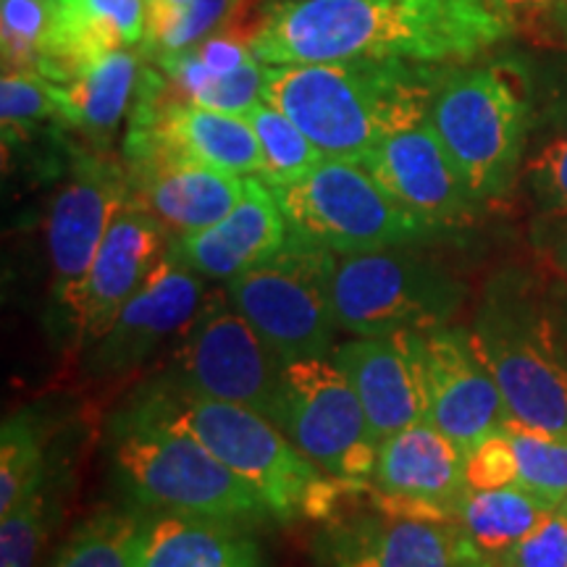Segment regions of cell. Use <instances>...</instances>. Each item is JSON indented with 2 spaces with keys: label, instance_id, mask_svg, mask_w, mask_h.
<instances>
[{
  "label": "cell",
  "instance_id": "1",
  "mask_svg": "<svg viewBox=\"0 0 567 567\" xmlns=\"http://www.w3.org/2000/svg\"><path fill=\"white\" fill-rule=\"evenodd\" d=\"M513 34L486 0H266L250 51L264 66L467 63Z\"/></svg>",
  "mask_w": 567,
  "mask_h": 567
},
{
  "label": "cell",
  "instance_id": "2",
  "mask_svg": "<svg viewBox=\"0 0 567 567\" xmlns=\"http://www.w3.org/2000/svg\"><path fill=\"white\" fill-rule=\"evenodd\" d=\"M455 63L339 61L266 66L264 101L287 113L323 158L363 161L389 134L429 118Z\"/></svg>",
  "mask_w": 567,
  "mask_h": 567
},
{
  "label": "cell",
  "instance_id": "3",
  "mask_svg": "<svg viewBox=\"0 0 567 567\" xmlns=\"http://www.w3.org/2000/svg\"><path fill=\"white\" fill-rule=\"evenodd\" d=\"M126 405L172 423L208 446L258 492L274 520H329L339 513L347 481L318 471L279 425L258 410L193 392L172 375L147 381Z\"/></svg>",
  "mask_w": 567,
  "mask_h": 567
},
{
  "label": "cell",
  "instance_id": "4",
  "mask_svg": "<svg viewBox=\"0 0 567 567\" xmlns=\"http://www.w3.org/2000/svg\"><path fill=\"white\" fill-rule=\"evenodd\" d=\"M111 471L134 507L255 528L274 520L250 484L187 431L124 405L109 423Z\"/></svg>",
  "mask_w": 567,
  "mask_h": 567
},
{
  "label": "cell",
  "instance_id": "5",
  "mask_svg": "<svg viewBox=\"0 0 567 567\" xmlns=\"http://www.w3.org/2000/svg\"><path fill=\"white\" fill-rule=\"evenodd\" d=\"M471 342L505 396L509 423L567 436V358L555 308L528 276L507 271L488 281Z\"/></svg>",
  "mask_w": 567,
  "mask_h": 567
},
{
  "label": "cell",
  "instance_id": "6",
  "mask_svg": "<svg viewBox=\"0 0 567 567\" xmlns=\"http://www.w3.org/2000/svg\"><path fill=\"white\" fill-rule=\"evenodd\" d=\"M429 122L478 205L509 193L530 142L526 90L499 66H450Z\"/></svg>",
  "mask_w": 567,
  "mask_h": 567
},
{
  "label": "cell",
  "instance_id": "7",
  "mask_svg": "<svg viewBox=\"0 0 567 567\" xmlns=\"http://www.w3.org/2000/svg\"><path fill=\"white\" fill-rule=\"evenodd\" d=\"M271 193L297 239L337 255L421 245L436 234L358 161L323 158L302 179Z\"/></svg>",
  "mask_w": 567,
  "mask_h": 567
},
{
  "label": "cell",
  "instance_id": "8",
  "mask_svg": "<svg viewBox=\"0 0 567 567\" xmlns=\"http://www.w3.org/2000/svg\"><path fill=\"white\" fill-rule=\"evenodd\" d=\"M334 268L337 252L289 234L271 260L226 281V297L281 363L331 358L339 331Z\"/></svg>",
  "mask_w": 567,
  "mask_h": 567
},
{
  "label": "cell",
  "instance_id": "9",
  "mask_svg": "<svg viewBox=\"0 0 567 567\" xmlns=\"http://www.w3.org/2000/svg\"><path fill=\"white\" fill-rule=\"evenodd\" d=\"M413 247L337 255L339 329L354 337H392L450 323L463 302V284Z\"/></svg>",
  "mask_w": 567,
  "mask_h": 567
},
{
  "label": "cell",
  "instance_id": "10",
  "mask_svg": "<svg viewBox=\"0 0 567 567\" xmlns=\"http://www.w3.org/2000/svg\"><path fill=\"white\" fill-rule=\"evenodd\" d=\"M274 423L326 476L373 478L381 442L360 396L331 358H300L281 365Z\"/></svg>",
  "mask_w": 567,
  "mask_h": 567
},
{
  "label": "cell",
  "instance_id": "11",
  "mask_svg": "<svg viewBox=\"0 0 567 567\" xmlns=\"http://www.w3.org/2000/svg\"><path fill=\"white\" fill-rule=\"evenodd\" d=\"M281 360L229 297H208L200 316L176 344L166 375L213 400L258 410L274 421L279 408Z\"/></svg>",
  "mask_w": 567,
  "mask_h": 567
},
{
  "label": "cell",
  "instance_id": "12",
  "mask_svg": "<svg viewBox=\"0 0 567 567\" xmlns=\"http://www.w3.org/2000/svg\"><path fill=\"white\" fill-rule=\"evenodd\" d=\"M130 195L126 163H118L103 151L76 153L66 179L55 189L45 224L55 337L66 323L71 305L87 279L113 218Z\"/></svg>",
  "mask_w": 567,
  "mask_h": 567
},
{
  "label": "cell",
  "instance_id": "13",
  "mask_svg": "<svg viewBox=\"0 0 567 567\" xmlns=\"http://www.w3.org/2000/svg\"><path fill=\"white\" fill-rule=\"evenodd\" d=\"M166 87L163 76L145 69L124 137V161L168 153L237 176L264 174V155L247 116L205 109L182 95L172 97Z\"/></svg>",
  "mask_w": 567,
  "mask_h": 567
},
{
  "label": "cell",
  "instance_id": "14",
  "mask_svg": "<svg viewBox=\"0 0 567 567\" xmlns=\"http://www.w3.org/2000/svg\"><path fill=\"white\" fill-rule=\"evenodd\" d=\"M172 231L137 197L122 205L92 260L87 279L55 337L61 344L87 347L109 331L122 308L145 287L172 250Z\"/></svg>",
  "mask_w": 567,
  "mask_h": 567
},
{
  "label": "cell",
  "instance_id": "15",
  "mask_svg": "<svg viewBox=\"0 0 567 567\" xmlns=\"http://www.w3.org/2000/svg\"><path fill=\"white\" fill-rule=\"evenodd\" d=\"M371 481L375 513L455 526L467 494L465 452L434 423H413L381 439Z\"/></svg>",
  "mask_w": 567,
  "mask_h": 567
},
{
  "label": "cell",
  "instance_id": "16",
  "mask_svg": "<svg viewBox=\"0 0 567 567\" xmlns=\"http://www.w3.org/2000/svg\"><path fill=\"white\" fill-rule=\"evenodd\" d=\"M208 279L168 250L145 287L124 305L103 337L84 350L92 375H124L153 358L166 342H179L208 302Z\"/></svg>",
  "mask_w": 567,
  "mask_h": 567
},
{
  "label": "cell",
  "instance_id": "17",
  "mask_svg": "<svg viewBox=\"0 0 567 567\" xmlns=\"http://www.w3.org/2000/svg\"><path fill=\"white\" fill-rule=\"evenodd\" d=\"M415 342L429 394V423L467 457L486 436L509 423L505 396L473 350L471 331L446 323L415 331Z\"/></svg>",
  "mask_w": 567,
  "mask_h": 567
},
{
  "label": "cell",
  "instance_id": "18",
  "mask_svg": "<svg viewBox=\"0 0 567 567\" xmlns=\"http://www.w3.org/2000/svg\"><path fill=\"white\" fill-rule=\"evenodd\" d=\"M360 163L402 208L436 234L473 221L481 208L429 118L389 134Z\"/></svg>",
  "mask_w": 567,
  "mask_h": 567
},
{
  "label": "cell",
  "instance_id": "19",
  "mask_svg": "<svg viewBox=\"0 0 567 567\" xmlns=\"http://www.w3.org/2000/svg\"><path fill=\"white\" fill-rule=\"evenodd\" d=\"M321 567H467L481 559L452 523L371 515L339 517L318 549Z\"/></svg>",
  "mask_w": 567,
  "mask_h": 567
},
{
  "label": "cell",
  "instance_id": "20",
  "mask_svg": "<svg viewBox=\"0 0 567 567\" xmlns=\"http://www.w3.org/2000/svg\"><path fill=\"white\" fill-rule=\"evenodd\" d=\"M334 365L360 396L375 436L386 439L429 421V394L415 331L392 337H354L334 347Z\"/></svg>",
  "mask_w": 567,
  "mask_h": 567
},
{
  "label": "cell",
  "instance_id": "21",
  "mask_svg": "<svg viewBox=\"0 0 567 567\" xmlns=\"http://www.w3.org/2000/svg\"><path fill=\"white\" fill-rule=\"evenodd\" d=\"M132 195L172 231V237L218 224L243 200L247 176L205 166L168 153L126 161Z\"/></svg>",
  "mask_w": 567,
  "mask_h": 567
},
{
  "label": "cell",
  "instance_id": "22",
  "mask_svg": "<svg viewBox=\"0 0 567 567\" xmlns=\"http://www.w3.org/2000/svg\"><path fill=\"white\" fill-rule=\"evenodd\" d=\"M289 224L271 187L260 176H247L243 200L208 229L174 237V250L208 281H231L271 260L289 243Z\"/></svg>",
  "mask_w": 567,
  "mask_h": 567
},
{
  "label": "cell",
  "instance_id": "23",
  "mask_svg": "<svg viewBox=\"0 0 567 567\" xmlns=\"http://www.w3.org/2000/svg\"><path fill=\"white\" fill-rule=\"evenodd\" d=\"M145 32V0H59V21L42 76L66 84L97 55L142 48Z\"/></svg>",
  "mask_w": 567,
  "mask_h": 567
},
{
  "label": "cell",
  "instance_id": "24",
  "mask_svg": "<svg viewBox=\"0 0 567 567\" xmlns=\"http://www.w3.org/2000/svg\"><path fill=\"white\" fill-rule=\"evenodd\" d=\"M140 567H266L250 528L203 515L155 513Z\"/></svg>",
  "mask_w": 567,
  "mask_h": 567
},
{
  "label": "cell",
  "instance_id": "25",
  "mask_svg": "<svg viewBox=\"0 0 567 567\" xmlns=\"http://www.w3.org/2000/svg\"><path fill=\"white\" fill-rule=\"evenodd\" d=\"M145 69L132 48L103 53L90 61L74 80L61 84L63 122L69 130L84 134L103 151V145L116 137L124 118L132 116L145 82Z\"/></svg>",
  "mask_w": 567,
  "mask_h": 567
},
{
  "label": "cell",
  "instance_id": "26",
  "mask_svg": "<svg viewBox=\"0 0 567 567\" xmlns=\"http://www.w3.org/2000/svg\"><path fill=\"white\" fill-rule=\"evenodd\" d=\"M551 505L520 486L467 488L457 513V530L486 565L523 542L551 513Z\"/></svg>",
  "mask_w": 567,
  "mask_h": 567
},
{
  "label": "cell",
  "instance_id": "27",
  "mask_svg": "<svg viewBox=\"0 0 567 567\" xmlns=\"http://www.w3.org/2000/svg\"><path fill=\"white\" fill-rule=\"evenodd\" d=\"M147 509H101L74 528L55 551L51 567H140Z\"/></svg>",
  "mask_w": 567,
  "mask_h": 567
},
{
  "label": "cell",
  "instance_id": "28",
  "mask_svg": "<svg viewBox=\"0 0 567 567\" xmlns=\"http://www.w3.org/2000/svg\"><path fill=\"white\" fill-rule=\"evenodd\" d=\"M48 423L38 410L13 413L0 431V515L48 484Z\"/></svg>",
  "mask_w": 567,
  "mask_h": 567
},
{
  "label": "cell",
  "instance_id": "29",
  "mask_svg": "<svg viewBox=\"0 0 567 567\" xmlns=\"http://www.w3.org/2000/svg\"><path fill=\"white\" fill-rule=\"evenodd\" d=\"M255 137H258L260 155H264V179L268 187H281L302 179L310 168H316L323 161L318 147L305 137L287 113H281L276 105L260 101L247 113Z\"/></svg>",
  "mask_w": 567,
  "mask_h": 567
},
{
  "label": "cell",
  "instance_id": "30",
  "mask_svg": "<svg viewBox=\"0 0 567 567\" xmlns=\"http://www.w3.org/2000/svg\"><path fill=\"white\" fill-rule=\"evenodd\" d=\"M59 0H0V51L3 69L34 71L42 69L51 53Z\"/></svg>",
  "mask_w": 567,
  "mask_h": 567
},
{
  "label": "cell",
  "instance_id": "31",
  "mask_svg": "<svg viewBox=\"0 0 567 567\" xmlns=\"http://www.w3.org/2000/svg\"><path fill=\"white\" fill-rule=\"evenodd\" d=\"M0 124H3V145L30 137L42 124L63 122V90L34 71L3 69L0 80Z\"/></svg>",
  "mask_w": 567,
  "mask_h": 567
},
{
  "label": "cell",
  "instance_id": "32",
  "mask_svg": "<svg viewBox=\"0 0 567 567\" xmlns=\"http://www.w3.org/2000/svg\"><path fill=\"white\" fill-rule=\"evenodd\" d=\"M243 3L245 0H184L172 11L147 17L145 42L140 51L153 61L163 53L195 48L197 42L224 30Z\"/></svg>",
  "mask_w": 567,
  "mask_h": 567
},
{
  "label": "cell",
  "instance_id": "33",
  "mask_svg": "<svg viewBox=\"0 0 567 567\" xmlns=\"http://www.w3.org/2000/svg\"><path fill=\"white\" fill-rule=\"evenodd\" d=\"M505 431L515 455V486L557 509L567 499V436L538 434L517 423H507Z\"/></svg>",
  "mask_w": 567,
  "mask_h": 567
},
{
  "label": "cell",
  "instance_id": "34",
  "mask_svg": "<svg viewBox=\"0 0 567 567\" xmlns=\"http://www.w3.org/2000/svg\"><path fill=\"white\" fill-rule=\"evenodd\" d=\"M523 182L538 218L567 216V113L557 116L538 142H528Z\"/></svg>",
  "mask_w": 567,
  "mask_h": 567
},
{
  "label": "cell",
  "instance_id": "35",
  "mask_svg": "<svg viewBox=\"0 0 567 567\" xmlns=\"http://www.w3.org/2000/svg\"><path fill=\"white\" fill-rule=\"evenodd\" d=\"M51 520L48 484L0 515V567H34Z\"/></svg>",
  "mask_w": 567,
  "mask_h": 567
},
{
  "label": "cell",
  "instance_id": "36",
  "mask_svg": "<svg viewBox=\"0 0 567 567\" xmlns=\"http://www.w3.org/2000/svg\"><path fill=\"white\" fill-rule=\"evenodd\" d=\"M492 567H567V513L551 509L530 534Z\"/></svg>",
  "mask_w": 567,
  "mask_h": 567
},
{
  "label": "cell",
  "instance_id": "37",
  "mask_svg": "<svg viewBox=\"0 0 567 567\" xmlns=\"http://www.w3.org/2000/svg\"><path fill=\"white\" fill-rule=\"evenodd\" d=\"M515 455L505 429L486 436L465 457L467 488H502L515 486Z\"/></svg>",
  "mask_w": 567,
  "mask_h": 567
},
{
  "label": "cell",
  "instance_id": "38",
  "mask_svg": "<svg viewBox=\"0 0 567 567\" xmlns=\"http://www.w3.org/2000/svg\"><path fill=\"white\" fill-rule=\"evenodd\" d=\"M486 3L517 32L523 30V27L547 24L549 13L555 11L563 0H486Z\"/></svg>",
  "mask_w": 567,
  "mask_h": 567
},
{
  "label": "cell",
  "instance_id": "39",
  "mask_svg": "<svg viewBox=\"0 0 567 567\" xmlns=\"http://www.w3.org/2000/svg\"><path fill=\"white\" fill-rule=\"evenodd\" d=\"M538 237L551 264L567 276V216L538 218Z\"/></svg>",
  "mask_w": 567,
  "mask_h": 567
},
{
  "label": "cell",
  "instance_id": "40",
  "mask_svg": "<svg viewBox=\"0 0 567 567\" xmlns=\"http://www.w3.org/2000/svg\"><path fill=\"white\" fill-rule=\"evenodd\" d=\"M544 30L555 34V40L559 42V45L567 48V0H563V3H559L557 9L549 13V19H547V24H544Z\"/></svg>",
  "mask_w": 567,
  "mask_h": 567
},
{
  "label": "cell",
  "instance_id": "41",
  "mask_svg": "<svg viewBox=\"0 0 567 567\" xmlns=\"http://www.w3.org/2000/svg\"><path fill=\"white\" fill-rule=\"evenodd\" d=\"M551 308H555V318H557V331H559V342H563V350H565V358H567V295L563 300H555L551 302Z\"/></svg>",
  "mask_w": 567,
  "mask_h": 567
},
{
  "label": "cell",
  "instance_id": "42",
  "mask_svg": "<svg viewBox=\"0 0 567 567\" xmlns=\"http://www.w3.org/2000/svg\"><path fill=\"white\" fill-rule=\"evenodd\" d=\"M145 3H147V17H155V13L176 9V6L184 3V0H145Z\"/></svg>",
  "mask_w": 567,
  "mask_h": 567
},
{
  "label": "cell",
  "instance_id": "43",
  "mask_svg": "<svg viewBox=\"0 0 567 567\" xmlns=\"http://www.w3.org/2000/svg\"><path fill=\"white\" fill-rule=\"evenodd\" d=\"M467 567H492V565H486L484 559H476V563H471V565H467Z\"/></svg>",
  "mask_w": 567,
  "mask_h": 567
},
{
  "label": "cell",
  "instance_id": "44",
  "mask_svg": "<svg viewBox=\"0 0 567 567\" xmlns=\"http://www.w3.org/2000/svg\"><path fill=\"white\" fill-rule=\"evenodd\" d=\"M559 509H563V513H567V499L563 502V505H559Z\"/></svg>",
  "mask_w": 567,
  "mask_h": 567
}]
</instances>
